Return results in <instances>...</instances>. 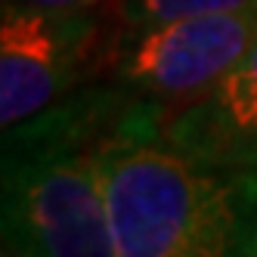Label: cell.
<instances>
[{
	"label": "cell",
	"instance_id": "3",
	"mask_svg": "<svg viewBox=\"0 0 257 257\" xmlns=\"http://www.w3.org/2000/svg\"><path fill=\"white\" fill-rule=\"evenodd\" d=\"M257 41V10L208 13L146 31L124 62V78L152 96L195 99L232 71Z\"/></svg>",
	"mask_w": 257,
	"mask_h": 257
},
{
	"label": "cell",
	"instance_id": "2",
	"mask_svg": "<svg viewBox=\"0 0 257 257\" xmlns=\"http://www.w3.org/2000/svg\"><path fill=\"white\" fill-rule=\"evenodd\" d=\"M4 186V251L38 257H108V226L99 152L50 143L31 146L13 164Z\"/></svg>",
	"mask_w": 257,
	"mask_h": 257
},
{
	"label": "cell",
	"instance_id": "7",
	"mask_svg": "<svg viewBox=\"0 0 257 257\" xmlns=\"http://www.w3.org/2000/svg\"><path fill=\"white\" fill-rule=\"evenodd\" d=\"M96 0H19V7H34V10H81Z\"/></svg>",
	"mask_w": 257,
	"mask_h": 257
},
{
	"label": "cell",
	"instance_id": "6",
	"mask_svg": "<svg viewBox=\"0 0 257 257\" xmlns=\"http://www.w3.org/2000/svg\"><path fill=\"white\" fill-rule=\"evenodd\" d=\"M257 10V0H140V13L152 25L189 19V16H208V13H242Z\"/></svg>",
	"mask_w": 257,
	"mask_h": 257
},
{
	"label": "cell",
	"instance_id": "4",
	"mask_svg": "<svg viewBox=\"0 0 257 257\" xmlns=\"http://www.w3.org/2000/svg\"><path fill=\"white\" fill-rule=\"evenodd\" d=\"M78 10L19 7L0 25V124L13 127L62 93L78 44Z\"/></svg>",
	"mask_w": 257,
	"mask_h": 257
},
{
	"label": "cell",
	"instance_id": "5",
	"mask_svg": "<svg viewBox=\"0 0 257 257\" xmlns=\"http://www.w3.org/2000/svg\"><path fill=\"white\" fill-rule=\"evenodd\" d=\"M164 137L201 161L257 168V41L208 93L164 118Z\"/></svg>",
	"mask_w": 257,
	"mask_h": 257
},
{
	"label": "cell",
	"instance_id": "1",
	"mask_svg": "<svg viewBox=\"0 0 257 257\" xmlns=\"http://www.w3.org/2000/svg\"><path fill=\"white\" fill-rule=\"evenodd\" d=\"M99 177L118 257L257 254V168L108 143Z\"/></svg>",
	"mask_w": 257,
	"mask_h": 257
}]
</instances>
